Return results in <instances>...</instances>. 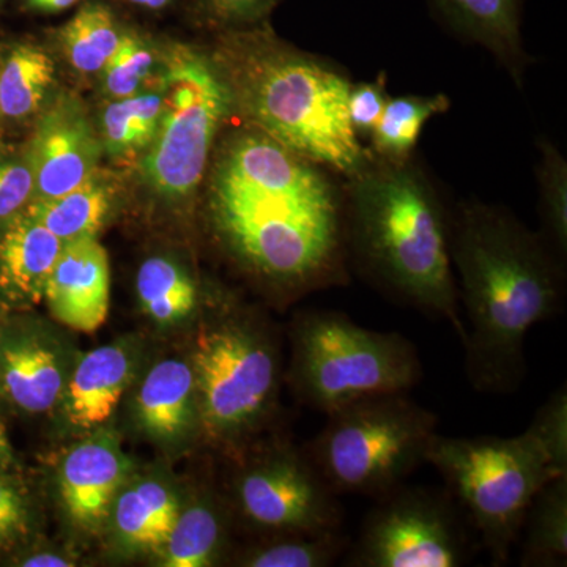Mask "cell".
I'll use <instances>...</instances> for the list:
<instances>
[{
    "label": "cell",
    "instance_id": "cell-7",
    "mask_svg": "<svg viewBox=\"0 0 567 567\" xmlns=\"http://www.w3.org/2000/svg\"><path fill=\"white\" fill-rule=\"evenodd\" d=\"M421 377L416 347L401 333L369 330L322 309L295 324L293 386L324 415L371 395L409 393Z\"/></svg>",
    "mask_w": 567,
    "mask_h": 567
},
{
    "label": "cell",
    "instance_id": "cell-21",
    "mask_svg": "<svg viewBox=\"0 0 567 567\" xmlns=\"http://www.w3.org/2000/svg\"><path fill=\"white\" fill-rule=\"evenodd\" d=\"M111 208V192L95 175L62 196L39 199L25 215L47 227L63 244L82 237H95Z\"/></svg>",
    "mask_w": 567,
    "mask_h": 567
},
{
    "label": "cell",
    "instance_id": "cell-9",
    "mask_svg": "<svg viewBox=\"0 0 567 567\" xmlns=\"http://www.w3.org/2000/svg\"><path fill=\"white\" fill-rule=\"evenodd\" d=\"M197 404L213 439L238 442L274 405L279 365L275 346L256 324L224 319L197 338Z\"/></svg>",
    "mask_w": 567,
    "mask_h": 567
},
{
    "label": "cell",
    "instance_id": "cell-12",
    "mask_svg": "<svg viewBox=\"0 0 567 567\" xmlns=\"http://www.w3.org/2000/svg\"><path fill=\"white\" fill-rule=\"evenodd\" d=\"M102 144L80 100L62 95L44 111L28 164L41 199L62 196L95 175Z\"/></svg>",
    "mask_w": 567,
    "mask_h": 567
},
{
    "label": "cell",
    "instance_id": "cell-29",
    "mask_svg": "<svg viewBox=\"0 0 567 567\" xmlns=\"http://www.w3.org/2000/svg\"><path fill=\"white\" fill-rule=\"evenodd\" d=\"M341 529L320 533H281L279 539L254 548L245 558L251 567H327L347 550Z\"/></svg>",
    "mask_w": 567,
    "mask_h": 567
},
{
    "label": "cell",
    "instance_id": "cell-8",
    "mask_svg": "<svg viewBox=\"0 0 567 567\" xmlns=\"http://www.w3.org/2000/svg\"><path fill=\"white\" fill-rule=\"evenodd\" d=\"M163 111L144 159L145 181L167 199L192 196L204 181L216 136L235 114L215 55L173 44L163 74Z\"/></svg>",
    "mask_w": 567,
    "mask_h": 567
},
{
    "label": "cell",
    "instance_id": "cell-17",
    "mask_svg": "<svg viewBox=\"0 0 567 567\" xmlns=\"http://www.w3.org/2000/svg\"><path fill=\"white\" fill-rule=\"evenodd\" d=\"M132 374L128 353L117 346H103L82 357L69 385V417L82 429L110 420L121 402Z\"/></svg>",
    "mask_w": 567,
    "mask_h": 567
},
{
    "label": "cell",
    "instance_id": "cell-20",
    "mask_svg": "<svg viewBox=\"0 0 567 567\" xmlns=\"http://www.w3.org/2000/svg\"><path fill=\"white\" fill-rule=\"evenodd\" d=\"M520 566L567 565V475L548 481L529 503L522 532Z\"/></svg>",
    "mask_w": 567,
    "mask_h": 567
},
{
    "label": "cell",
    "instance_id": "cell-6",
    "mask_svg": "<svg viewBox=\"0 0 567 567\" xmlns=\"http://www.w3.org/2000/svg\"><path fill=\"white\" fill-rule=\"evenodd\" d=\"M309 457L336 494L380 498L421 464L439 417L409 393L371 395L328 413Z\"/></svg>",
    "mask_w": 567,
    "mask_h": 567
},
{
    "label": "cell",
    "instance_id": "cell-27",
    "mask_svg": "<svg viewBox=\"0 0 567 567\" xmlns=\"http://www.w3.org/2000/svg\"><path fill=\"white\" fill-rule=\"evenodd\" d=\"M163 111V93H134L103 112L104 148L112 156L136 155L151 147Z\"/></svg>",
    "mask_w": 567,
    "mask_h": 567
},
{
    "label": "cell",
    "instance_id": "cell-36",
    "mask_svg": "<svg viewBox=\"0 0 567 567\" xmlns=\"http://www.w3.org/2000/svg\"><path fill=\"white\" fill-rule=\"evenodd\" d=\"M28 9L40 11V13H59L76 6L80 0H22Z\"/></svg>",
    "mask_w": 567,
    "mask_h": 567
},
{
    "label": "cell",
    "instance_id": "cell-3",
    "mask_svg": "<svg viewBox=\"0 0 567 567\" xmlns=\"http://www.w3.org/2000/svg\"><path fill=\"white\" fill-rule=\"evenodd\" d=\"M219 33L215 59L248 125L344 181L374 159L350 126L344 70L279 39L267 22Z\"/></svg>",
    "mask_w": 567,
    "mask_h": 567
},
{
    "label": "cell",
    "instance_id": "cell-25",
    "mask_svg": "<svg viewBox=\"0 0 567 567\" xmlns=\"http://www.w3.org/2000/svg\"><path fill=\"white\" fill-rule=\"evenodd\" d=\"M122 28L110 7L100 2L82 6L61 29L63 54L80 73H100L117 50Z\"/></svg>",
    "mask_w": 567,
    "mask_h": 567
},
{
    "label": "cell",
    "instance_id": "cell-13",
    "mask_svg": "<svg viewBox=\"0 0 567 567\" xmlns=\"http://www.w3.org/2000/svg\"><path fill=\"white\" fill-rule=\"evenodd\" d=\"M43 298L51 316L71 330L93 333L106 322L111 298L110 259L95 237L63 244Z\"/></svg>",
    "mask_w": 567,
    "mask_h": 567
},
{
    "label": "cell",
    "instance_id": "cell-15",
    "mask_svg": "<svg viewBox=\"0 0 567 567\" xmlns=\"http://www.w3.org/2000/svg\"><path fill=\"white\" fill-rule=\"evenodd\" d=\"M123 475L125 458L110 440H87L74 447L61 468V494L71 520L85 529L99 528Z\"/></svg>",
    "mask_w": 567,
    "mask_h": 567
},
{
    "label": "cell",
    "instance_id": "cell-14",
    "mask_svg": "<svg viewBox=\"0 0 567 567\" xmlns=\"http://www.w3.org/2000/svg\"><path fill=\"white\" fill-rule=\"evenodd\" d=\"M436 20L468 43L491 52L518 87L529 58L522 37L524 0H427Z\"/></svg>",
    "mask_w": 567,
    "mask_h": 567
},
{
    "label": "cell",
    "instance_id": "cell-19",
    "mask_svg": "<svg viewBox=\"0 0 567 567\" xmlns=\"http://www.w3.org/2000/svg\"><path fill=\"white\" fill-rule=\"evenodd\" d=\"M196 375L185 361L166 360L145 377L137 393L142 427L158 439H173L189 427L193 417Z\"/></svg>",
    "mask_w": 567,
    "mask_h": 567
},
{
    "label": "cell",
    "instance_id": "cell-23",
    "mask_svg": "<svg viewBox=\"0 0 567 567\" xmlns=\"http://www.w3.org/2000/svg\"><path fill=\"white\" fill-rule=\"evenodd\" d=\"M178 517L177 502L163 484L142 481L118 496L115 525L126 543L144 548L163 547Z\"/></svg>",
    "mask_w": 567,
    "mask_h": 567
},
{
    "label": "cell",
    "instance_id": "cell-39",
    "mask_svg": "<svg viewBox=\"0 0 567 567\" xmlns=\"http://www.w3.org/2000/svg\"><path fill=\"white\" fill-rule=\"evenodd\" d=\"M132 6L141 7V9L147 10H163L169 6L173 0H126Z\"/></svg>",
    "mask_w": 567,
    "mask_h": 567
},
{
    "label": "cell",
    "instance_id": "cell-37",
    "mask_svg": "<svg viewBox=\"0 0 567 567\" xmlns=\"http://www.w3.org/2000/svg\"><path fill=\"white\" fill-rule=\"evenodd\" d=\"M21 566L25 567H65L71 566L65 558L59 557V555L40 554L33 555V557L25 558L21 563Z\"/></svg>",
    "mask_w": 567,
    "mask_h": 567
},
{
    "label": "cell",
    "instance_id": "cell-10",
    "mask_svg": "<svg viewBox=\"0 0 567 567\" xmlns=\"http://www.w3.org/2000/svg\"><path fill=\"white\" fill-rule=\"evenodd\" d=\"M470 551L451 495L402 484L377 498L347 561L354 567H458Z\"/></svg>",
    "mask_w": 567,
    "mask_h": 567
},
{
    "label": "cell",
    "instance_id": "cell-31",
    "mask_svg": "<svg viewBox=\"0 0 567 567\" xmlns=\"http://www.w3.org/2000/svg\"><path fill=\"white\" fill-rule=\"evenodd\" d=\"M155 65L152 48L137 33L123 31L117 50L111 55L104 69L103 89L112 100L126 99L140 91Z\"/></svg>",
    "mask_w": 567,
    "mask_h": 567
},
{
    "label": "cell",
    "instance_id": "cell-2",
    "mask_svg": "<svg viewBox=\"0 0 567 567\" xmlns=\"http://www.w3.org/2000/svg\"><path fill=\"white\" fill-rule=\"evenodd\" d=\"M451 260L470 383L481 393H513L527 374L529 330L565 300L561 257L511 212L470 199L451 215Z\"/></svg>",
    "mask_w": 567,
    "mask_h": 567
},
{
    "label": "cell",
    "instance_id": "cell-18",
    "mask_svg": "<svg viewBox=\"0 0 567 567\" xmlns=\"http://www.w3.org/2000/svg\"><path fill=\"white\" fill-rule=\"evenodd\" d=\"M58 357L37 339L21 336L0 342V390L11 404L28 413H43L61 398Z\"/></svg>",
    "mask_w": 567,
    "mask_h": 567
},
{
    "label": "cell",
    "instance_id": "cell-22",
    "mask_svg": "<svg viewBox=\"0 0 567 567\" xmlns=\"http://www.w3.org/2000/svg\"><path fill=\"white\" fill-rule=\"evenodd\" d=\"M451 100L445 93L435 95H402L388 100L382 117L371 136V152L377 158L402 163L413 158V153L425 123L445 114Z\"/></svg>",
    "mask_w": 567,
    "mask_h": 567
},
{
    "label": "cell",
    "instance_id": "cell-40",
    "mask_svg": "<svg viewBox=\"0 0 567 567\" xmlns=\"http://www.w3.org/2000/svg\"><path fill=\"white\" fill-rule=\"evenodd\" d=\"M3 0H0V6H2Z\"/></svg>",
    "mask_w": 567,
    "mask_h": 567
},
{
    "label": "cell",
    "instance_id": "cell-5",
    "mask_svg": "<svg viewBox=\"0 0 567 567\" xmlns=\"http://www.w3.org/2000/svg\"><path fill=\"white\" fill-rule=\"evenodd\" d=\"M425 462L439 470L495 566L509 559L537 492L567 475V453L555 450L532 424L507 439L436 434Z\"/></svg>",
    "mask_w": 567,
    "mask_h": 567
},
{
    "label": "cell",
    "instance_id": "cell-30",
    "mask_svg": "<svg viewBox=\"0 0 567 567\" xmlns=\"http://www.w3.org/2000/svg\"><path fill=\"white\" fill-rule=\"evenodd\" d=\"M539 183L540 218H543L544 238L550 248L565 257L567 252V162L557 145L548 140L539 141Z\"/></svg>",
    "mask_w": 567,
    "mask_h": 567
},
{
    "label": "cell",
    "instance_id": "cell-4",
    "mask_svg": "<svg viewBox=\"0 0 567 567\" xmlns=\"http://www.w3.org/2000/svg\"><path fill=\"white\" fill-rule=\"evenodd\" d=\"M347 248L395 300L442 317L464 338L451 215L423 167L377 158L347 181Z\"/></svg>",
    "mask_w": 567,
    "mask_h": 567
},
{
    "label": "cell",
    "instance_id": "cell-33",
    "mask_svg": "<svg viewBox=\"0 0 567 567\" xmlns=\"http://www.w3.org/2000/svg\"><path fill=\"white\" fill-rule=\"evenodd\" d=\"M386 73H380L374 81L352 84L347 100L349 122L358 140H371L377 123L382 117L388 100Z\"/></svg>",
    "mask_w": 567,
    "mask_h": 567
},
{
    "label": "cell",
    "instance_id": "cell-38",
    "mask_svg": "<svg viewBox=\"0 0 567 567\" xmlns=\"http://www.w3.org/2000/svg\"><path fill=\"white\" fill-rule=\"evenodd\" d=\"M11 464H13V450H11L6 427H3L2 421H0V466L7 468Z\"/></svg>",
    "mask_w": 567,
    "mask_h": 567
},
{
    "label": "cell",
    "instance_id": "cell-28",
    "mask_svg": "<svg viewBox=\"0 0 567 567\" xmlns=\"http://www.w3.org/2000/svg\"><path fill=\"white\" fill-rule=\"evenodd\" d=\"M223 540L221 514L208 503L189 506L178 514L164 543V566H210L221 554Z\"/></svg>",
    "mask_w": 567,
    "mask_h": 567
},
{
    "label": "cell",
    "instance_id": "cell-11",
    "mask_svg": "<svg viewBox=\"0 0 567 567\" xmlns=\"http://www.w3.org/2000/svg\"><path fill=\"white\" fill-rule=\"evenodd\" d=\"M235 502L252 527L276 533L341 529L342 506L311 457L295 450L257 458L235 483Z\"/></svg>",
    "mask_w": 567,
    "mask_h": 567
},
{
    "label": "cell",
    "instance_id": "cell-34",
    "mask_svg": "<svg viewBox=\"0 0 567 567\" xmlns=\"http://www.w3.org/2000/svg\"><path fill=\"white\" fill-rule=\"evenodd\" d=\"M35 193V181L28 163L0 159V219L11 218Z\"/></svg>",
    "mask_w": 567,
    "mask_h": 567
},
{
    "label": "cell",
    "instance_id": "cell-32",
    "mask_svg": "<svg viewBox=\"0 0 567 567\" xmlns=\"http://www.w3.org/2000/svg\"><path fill=\"white\" fill-rule=\"evenodd\" d=\"M281 0H196L200 20L218 32L237 31L267 22Z\"/></svg>",
    "mask_w": 567,
    "mask_h": 567
},
{
    "label": "cell",
    "instance_id": "cell-24",
    "mask_svg": "<svg viewBox=\"0 0 567 567\" xmlns=\"http://www.w3.org/2000/svg\"><path fill=\"white\" fill-rule=\"evenodd\" d=\"M54 76V62L41 48L14 47L0 70V114L13 121L31 117L47 99Z\"/></svg>",
    "mask_w": 567,
    "mask_h": 567
},
{
    "label": "cell",
    "instance_id": "cell-1",
    "mask_svg": "<svg viewBox=\"0 0 567 567\" xmlns=\"http://www.w3.org/2000/svg\"><path fill=\"white\" fill-rule=\"evenodd\" d=\"M333 173L246 125L208 182L216 234L254 278L300 295L347 282L346 192Z\"/></svg>",
    "mask_w": 567,
    "mask_h": 567
},
{
    "label": "cell",
    "instance_id": "cell-16",
    "mask_svg": "<svg viewBox=\"0 0 567 567\" xmlns=\"http://www.w3.org/2000/svg\"><path fill=\"white\" fill-rule=\"evenodd\" d=\"M62 248L61 238L31 216L13 219L0 235V289L13 300L39 303Z\"/></svg>",
    "mask_w": 567,
    "mask_h": 567
},
{
    "label": "cell",
    "instance_id": "cell-35",
    "mask_svg": "<svg viewBox=\"0 0 567 567\" xmlns=\"http://www.w3.org/2000/svg\"><path fill=\"white\" fill-rule=\"evenodd\" d=\"M28 528V507L9 477L0 475V554L9 550Z\"/></svg>",
    "mask_w": 567,
    "mask_h": 567
},
{
    "label": "cell",
    "instance_id": "cell-26",
    "mask_svg": "<svg viewBox=\"0 0 567 567\" xmlns=\"http://www.w3.org/2000/svg\"><path fill=\"white\" fill-rule=\"evenodd\" d=\"M136 290L142 309L159 323L178 322L196 309V284L177 264L164 257H151L141 265Z\"/></svg>",
    "mask_w": 567,
    "mask_h": 567
}]
</instances>
